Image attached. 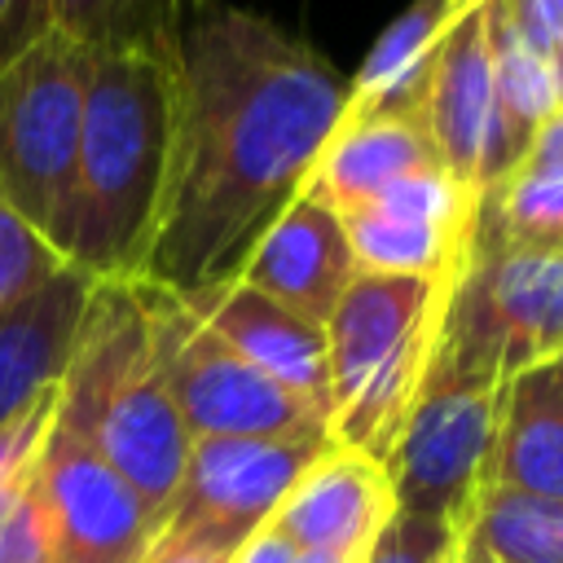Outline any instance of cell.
I'll list each match as a JSON object with an SVG mask.
<instances>
[{
	"label": "cell",
	"mask_w": 563,
	"mask_h": 563,
	"mask_svg": "<svg viewBox=\"0 0 563 563\" xmlns=\"http://www.w3.org/2000/svg\"><path fill=\"white\" fill-rule=\"evenodd\" d=\"M422 123L444 176L475 198L488 194L519 163V150L501 119L497 84H493L488 0L471 4L444 35V48L435 57V75L427 88Z\"/></svg>",
	"instance_id": "11"
},
{
	"label": "cell",
	"mask_w": 563,
	"mask_h": 563,
	"mask_svg": "<svg viewBox=\"0 0 563 563\" xmlns=\"http://www.w3.org/2000/svg\"><path fill=\"white\" fill-rule=\"evenodd\" d=\"M238 277L290 312L325 325L339 295L356 277V260L343 220L317 198H290L282 216L260 233Z\"/></svg>",
	"instance_id": "15"
},
{
	"label": "cell",
	"mask_w": 563,
	"mask_h": 563,
	"mask_svg": "<svg viewBox=\"0 0 563 563\" xmlns=\"http://www.w3.org/2000/svg\"><path fill=\"white\" fill-rule=\"evenodd\" d=\"M510 26L541 53L554 57L563 44V0H497Z\"/></svg>",
	"instance_id": "28"
},
{
	"label": "cell",
	"mask_w": 563,
	"mask_h": 563,
	"mask_svg": "<svg viewBox=\"0 0 563 563\" xmlns=\"http://www.w3.org/2000/svg\"><path fill=\"white\" fill-rule=\"evenodd\" d=\"M435 167L440 158L422 119H347L343 114L299 194L325 202L339 216L391 189L396 180H409Z\"/></svg>",
	"instance_id": "18"
},
{
	"label": "cell",
	"mask_w": 563,
	"mask_h": 563,
	"mask_svg": "<svg viewBox=\"0 0 563 563\" xmlns=\"http://www.w3.org/2000/svg\"><path fill=\"white\" fill-rule=\"evenodd\" d=\"M519 163H537V167H563V110H554L541 128H537V136L528 141V150H523V158Z\"/></svg>",
	"instance_id": "29"
},
{
	"label": "cell",
	"mask_w": 563,
	"mask_h": 563,
	"mask_svg": "<svg viewBox=\"0 0 563 563\" xmlns=\"http://www.w3.org/2000/svg\"><path fill=\"white\" fill-rule=\"evenodd\" d=\"M44 563H145L158 523L128 479L66 422H48L31 462Z\"/></svg>",
	"instance_id": "10"
},
{
	"label": "cell",
	"mask_w": 563,
	"mask_h": 563,
	"mask_svg": "<svg viewBox=\"0 0 563 563\" xmlns=\"http://www.w3.org/2000/svg\"><path fill=\"white\" fill-rule=\"evenodd\" d=\"M550 70H554V92H559V110H563V44H559V53L550 57Z\"/></svg>",
	"instance_id": "32"
},
{
	"label": "cell",
	"mask_w": 563,
	"mask_h": 563,
	"mask_svg": "<svg viewBox=\"0 0 563 563\" xmlns=\"http://www.w3.org/2000/svg\"><path fill=\"white\" fill-rule=\"evenodd\" d=\"M198 321L224 339L246 365H255L264 378L299 396L308 409H317L330 422V347L325 325L290 312L286 303L268 299L264 290L246 286L242 277L216 282L198 295H180Z\"/></svg>",
	"instance_id": "13"
},
{
	"label": "cell",
	"mask_w": 563,
	"mask_h": 563,
	"mask_svg": "<svg viewBox=\"0 0 563 563\" xmlns=\"http://www.w3.org/2000/svg\"><path fill=\"white\" fill-rule=\"evenodd\" d=\"M391 510L396 497L387 466L330 440L290 484L268 523L295 550H321L361 563Z\"/></svg>",
	"instance_id": "14"
},
{
	"label": "cell",
	"mask_w": 563,
	"mask_h": 563,
	"mask_svg": "<svg viewBox=\"0 0 563 563\" xmlns=\"http://www.w3.org/2000/svg\"><path fill=\"white\" fill-rule=\"evenodd\" d=\"M154 361L163 369V383L172 391V405L189 431V440H216V435H330V422L308 409L299 396L264 378L255 365H246L224 339H216L198 312L154 286L136 282Z\"/></svg>",
	"instance_id": "7"
},
{
	"label": "cell",
	"mask_w": 563,
	"mask_h": 563,
	"mask_svg": "<svg viewBox=\"0 0 563 563\" xmlns=\"http://www.w3.org/2000/svg\"><path fill=\"white\" fill-rule=\"evenodd\" d=\"M53 396H57V387H53L40 405H31L22 418H13V422L0 431V493L35 462L40 440H44V431H48V422H53Z\"/></svg>",
	"instance_id": "26"
},
{
	"label": "cell",
	"mask_w": 563,
	"mask_h": 563,
	"mask_svg": "<svg viewBox=\"0 0 563 563\" xmlns=\"http://www.w3.org/2000/svg\"><path fill=\"white\" fill-rule=\"evenodd\" d=\"M466 537L497 563H563V501L488 484L471 506Z\"/></svg>",
	"instance_id": "22"
},
{
	"label": "cell",
	"mask_w": 563,
	"mask_h": 563,
	"mask_svg": "<svg viewBox=\"0 0 563 563\" xmlns=\"http://www.w3.org/2000/svg\"><path fill=\"white\" fill-rule=\"evenodd\" d=\"M53 418L79 431L163 528L194 440L154 361L136 282L92 286L53 396Z\"/></svg>",
	"instance_id": "3"
},
{
	"label": "cell",
	"mask_w": 563,
	"mask_h": 563,
	"mask_svg": "<svg viewBox=\"0 0 563 563\" xmlns=\"http://www.w3.org/2000/svg\"><path fill=\"white\" fill-rule=\"evenodd\" d=\"M330 435H216L194 440L158 537L238 554L260 532Z\"/></svg>",
	"instance_id": "9"
},
{
	"label": "cell",
	"mask_w": 563,
	"mask_h": 563,
	"mask_svg": "<svg viewBox=\"0 0 563 563\" xmlns=\"http://www.w3.org/2000/svg\"><path fill=\"white\" fill-rule=\"evenodd\" d=\"M457 563H497L479 541H471L466 532H462V550H457Z\"/></svg>",
	"instance_id": "31"
},
{
	"label": "cell",
	"mask_w": 563,
	"mask_h": 563,
	"mask_svg": "<svg viewBox=\"0 0 563 563\" xmlns=\"http://www.w3.org/2000/svg\"><path fill=\"white\" fill-rule=\"evenodd\" d=\"M457 273L400 277L361 273L325 317L330 347V440L387 462L444 321Z\"/></svg>",
	"instance_id": "4"
},
{
	"label": "cell",
	"mask_w": 563,
	"mask_h": 563,
	"mask_svg": "<svg viewBox=\"0 0 563 563\" xmlns=\"http://www.w3.org/2000/svg\"><path fill=\"white\" fill-rule=\"evenodd\" d=\"M479 0H409L347 79V119H422L435 57L453 22Z\"/></svg>",
	"instance_id": "17"
},
{
	"label": "cell",
	"mask_w": 563,
	"mask_h": 563,
	"mask_svg": "<svg viewBox=\"0 0 563 563\" xmlns=\"http://www.w3.org/2000/svg\"><path fill=\"white\" fill-rule=\"evenodd\" d=\"M53 35L48 0H0V70Z\"/></svg>",
	"instance_id": "27"
},
{
	"label": "cell",
	"mask_w": 563,
	"mask_h": 563,
	"mask_svg": "<svg viewBox=\"0 0 563 563\" xmlns=\"http://www.w3.org/2000/svg\"><path fill=\"white\" fill-rule=\"evenodd\" d=\"M92 53L57 31L0 70V207L66 260L79 114Z\"/></svg>",
	"instance_id": "6"
},
{
	"label": "cell",
	"mask_w": 563,
	"mask_h": 563,
	"mask_svg": "<svg viewBox=\"0 0 563 563\" xmlns=\"http://www.w3.org/2000/svg\"><path fill=\"white\" fill-rule=\"evenodd\" d=\"M475 233L519 251L563 255V167L515 163L475 202Z\"/></svg>",
	"instance_id": "21"
},
{
	"label": "cell",
	"mask_w": 563,
	"mask_h": 563,
	"mask_svg": "<svg viewBox=\"0 0 563 563\" xmlns=\"http://www.w3.org/2000/svg\"><path fill=\"white\" fill-rule=\"evenodd\" d=\"M475 194L449 180L440 167L396 180L339 211L352 260L361 273H400V277H444L457 273L475 229Z\"/></svg>",
	"instance_id": "12"
},
{
	"label": "cell",
	"mask_w": 563,
	"mask_h": 563,
	"mask_svg": "<svg viewBox=\"0 0 563 563\" xmlns=\"http://www.w3.org/2000/svg\"><path fill=\"white\" fill-rule=\"evenodd\" d=\"M501 391L506 383H471L427 365L418 400L383 462L400 515L466 528L471 506L493 475Z\"/></svg>",
	"instance_id": "8"
},
{
	"label": "cell",
	"mask_w": 563,
	"mask_h": 563,
	"mask_svg": "<svg viewBox=\"0 0 563 563\" xmlns=\"http://www.w3.org/2000/svg\"><path fill=\"white\" fill-rule=\"evenodd\" d=\"M488 57H493V84H497L506 132H510V141H515V150L523 158V150L537 136V128L559 110L550 57H541L510 26V18L501 13L497 0H488Z\"/></svg>",
	"instance_id": "23"
},
{
	"label": "cell",
	"mask_w": 563,
	"mask_h": 563,
	"mask_svg": "<svg viewBox=\"0 0 563 563\" xmlns=\"http://www.w3.org/2000/svg\"><path fill=\"white\" fill-rule=\"evenodd\" d=\"M462 532L466 528H444L391 510V519L383 523V532L374 537L361 563H457Z\"/></svg>",
	"instance_id": "25"
},
{
	"label": "cell",
	"mask_w": 563,
	"mask_h": 563,
	"mask_svg": "<svg viewBox=\"0 0 563 563\" xmlns=\"http://www.w3.org/2000/svg\"><path fill=\"white\" fill-rule=\"evenodd\" d=\"M145 563H233L229 554L220 550H207V545H194V541H176V537H154Z\"/></svg>",
	"instance_id": "30"
},
{
	"label": "cell",
	"mask_w": 563,
	"mask_h": 563,
	"mask_svg": "<svg viewBox=\"0 0 563 563\" xmlns=\"http://www.w3.org/2000/svg\"><path fill=\"white\" fill-rule=\"evenodd\" d=\"M347 110V75L273 18L189 0L176 40L172 163L145 277L198 295L238 277L260 233L299 198Z\"/></svg>",
	"instance_id": "1"
},
{
	"label": "cell",
	"mask_w": 563,
	"mask_h": 563,
	"mask_svg": "<svg viewBox=\"0 0 563 563\" xmlns=\"http://www.w3.org/2000/svg\"><path fill=\"white\" fill-rule=\"evenodd\" d=\"M550 361H563V255L501 246L471 229L427 365L501 387Z\"/></svg>",
	"instance_id": "5"
},
{
	"label": "cell",
	"mask_w": 563,
	"mask_h": 563,
	"mask_svg": "<svg viewBox=\"0 0 563 563\" xmlns=\"http://www.w3.org/2000/svg\"><path fill=\"white\" fill-rule=\"evenodd\" d=\"M53 31L84 53H145L176 62L189 0H48Z\"/></svg>",
	"instance_id": "20"
},
{
	"label": "cell",
	"mask_w": 563,
	"mask_h": 563,
	"mask_svg": "<svg viewBox=\"0 0 563 563\" xmlns=\"http://www.w3.org/2000/svg\"><path fill=\"white\" fill-rule=\"evenodd\" d=\"M176 123V62L92 53L66 264L92 282H141L154 246Z\"/></svg>",
	"instance_id": "2"
},
{
	"label": "cell",
	"mask_w": 563,
	"mask_h": 563,
	"mask_svg": "<svg viewBox=\"0 0 563 563\" xmlns=\"http://www.w3.org/2000/svg\"><path fill=\"white\" fill-rule=\"evenodd\" d=\"M92 286L88 273L66 264L0 312V431L62 383Z\"/></svg>",
	"instance_id": "16"
},
{
	"label": "cell",
	"mask_w": 563,
	"mask_h": 563,
	"mask_svg": "<svg viewBox=\"0 0 563 563\" xmlns=\"http://www.w3.org/2000/svg\"><path fill=\"white\" fill-rule=\"evenodd\" d=\"M488 484L563 501V361L506 383Z\"/></svg>",
	"instance_id": "19"
},
{
	"label": "cell",
	"mask_w": 563,
	"mask_h": 563,
	"mask_svg": "<svg viewBox=\"0 0 563 563\" xmlns=\"http://www.w3.org/2000/svg\"><path fill=\"white\" fill-rule=\"evenodd\" d=\"M62 268V251L48 238H40L26 220H18L9 207H0V312L40 290Z\"/></svg>",
	"instance_id": "24"
}]
</instances>
